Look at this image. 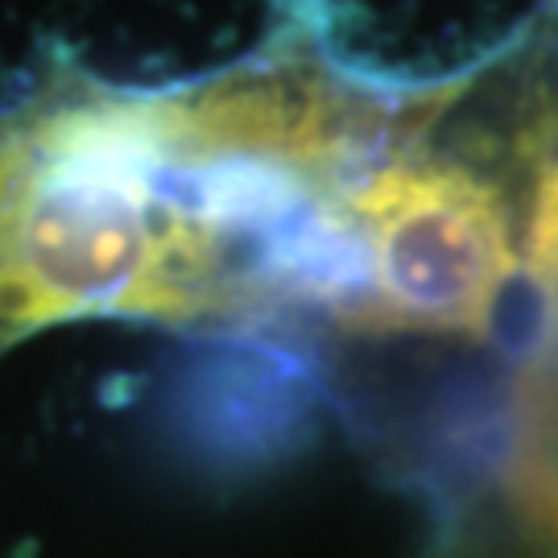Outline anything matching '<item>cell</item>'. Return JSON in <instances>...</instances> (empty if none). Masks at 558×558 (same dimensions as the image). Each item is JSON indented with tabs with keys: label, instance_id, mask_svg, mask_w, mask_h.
I'll list each match as a JSON object with an SVG mask.
<instances>
[{
	"label": "cell",
	"instance_id": "cell-1",
	"mask_svg": "<svg viewBox=\"0 0 558 558\" xmlns=\"http://www.w3.org/2000/svg\"><path fill=\"white\" fill-rule=\"evenodd\" d=\"M108 315L228 319V260L186 203L161 87L59 66L0 104V352Z\"/></svg>",
	"mask_w": 558,
	"mask_h": 558
},
{
	"label": "cell",
	"instance_id": "cell-2",
	"mask_svg": "<svg viewBox=\"0 0 558 558\" xmlns=\"http://www.w3.org/2000/svg\"><path fill=\"white\" fill-rule=\"evenodd\" d=\"M368 253V331H484L509 248L505 186L422 158L380 161L348 195Z\"/></svg>",
	"mask_w": 558,
	"mask_h": 558
},
{
	"label": "cell",
	"instance_id": "cell-3",
	"mask_svg": "<svg viewBox=\"0 0 558 558\" xmlns=\"http://www.w3.org/2000/svg\"><path fill=\"white\" fill-rule=\"evenodd\" d=\"M505 488L521 521L558 542V336L525 364L509 401Z\"/></svg>",
	"mask_w": 558,
	"mask_h": 558
},
{
	"label": "cell",
	"instance_id": "cell-4",
	"mask_svg": "<svg viewBox=\"0 0 558 558\" xmlns=\"http://www.w3.org/2000/svg\"><path fill=\"white\" fill-rule=\"evenodd\" d=\"M558 248V158L542 170L538 199H534V220H530V244H525V260L555 253Z\"/></svg>",
	"mask_w": 558,
	"mask_h": 558
},
{
	"label": "cell",
	"instance_id": "cell-5",
	"mask_svg": "<svg viewBox=\"0 0 558 558\" xmlns=\"http://www.w3.org/2000/svg\"><path fill=\"white\" fill-rule=\"evenodd\" d=\"M534 274L542 278V286H546V299H550V315H555V336H558V248L555 253H542V257L525 260Z\"/></svg>",
	"mask_w": 558,
	"mask_h": 558
}]
</instances>
